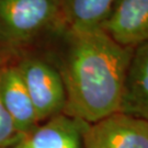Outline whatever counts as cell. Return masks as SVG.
<instances>
[{"label":"cell","mask_w":148,"mask_h":148,"mask_svg":"<svg viewBox=\"0 0 148 148\" xmlns=\"http://www.w3.org/2000/svg\"><path fill=\"white\" fill-rule=\"evenodd\" d=\"M133 49L114 42L100 27L68 30L59 70L66 91L64 114L90 124L120 111Z\"/></svg>","instance_id":"cell-1"},{"label":"cell","mask_w":148,"mask_h":148,"mask_svg":"<svg viewBox=\"0 0 148 148\" xmlns=\"http://www.w3.org/2000/svg\"><path fill=\"white\" fill-rule=\"evenodd\" d=\"M59 21V0H0V42H27Z\"/></svg>","instance_id":"cell-2"},{"label":"cell","mask_w":148,"mask_h":148,"mask_svg":"<svg viewBox=\"0 0 148 148\" xmlns=\"http://www.w3.org/2000/svg\"><path fill=\"white\" fill-rule=\"evenodd\" d=\"M38 122L64 113L66 91L58 69L37 57H24L16 64Z\"/></svg>","instance_id":"cell-3"},{"label":"cell","mask_w":148,"mask_h":148,"mask_svg":"<svg viewBox=\"0 0 148 148\" xmlns=\"http://www.w3.org/2000/svg\"><path fill=\"white\" fill-rule=\"evenodd\" d=\"M84 148H148V120L117 111L85 123Z\"/></svg>","instance_id":"cell-4"},{"label":"cell","mask_w":148,"mask_h":148,"mask_svg":"<svg viewBox=\"0 0 148 148\" xmlns=\"http://www.w3.org/2000/svg\"><path fill=\"white\" fill-rule=\"evenodd\" d=\"M100 29L124 47L147 42L148 0H116Z\"/></svg>","instance_id":"cell-5"},{"label":"cell","mask_w":148,"mask_h":148,"mask_svg":"<svg viewBox=\"0 0 148 148\" xmlns=\"http://www.w3.org/2000/svg\"><path fill=\"white\" fill-rule=\"evenodd\" d=\"M0 93L5 110L21 134L27 135L40 124L16 65L3 63L0 71Z\"/></svg>","instance_id":"cell-6"},{"label":"cell","mask_w":148,"mask_h":148,"mask_svg":"<svg viewBox=\"0 0 148 148\" xmlns=\"http://www.w3.org/2000/svg\"><path fill=\"white\" fill-rule=\"evenodd\" d=\"M120 112L148 120V41L133 49Z\"/></svg>","instance_id":"cell-7"},{"label":"cell","mask_w":148,"mask_h":148,"mask_svg":"<svg viewBox=\"0 0 148 148\" xmlns=\"http://www.w3.org/2000/svg\"><path fill=\"white\" fill-rule=\"evenodd\" d=\"M85 122L58 114L37 125L23 139V148H84Z\"/></svg>","instance_id":"cell-8"},{"label":"cell","mask_w":148,"mask_h":148,"mask_svg":"<svg viewBox=\"0 0 148 148\" xmlns=\"http://www.w3.org/2000/svg\"><path fill=\"white\" fill-rule=\"evenodd\" d=\"M63 22L68 30L98 29L116 0H59Z\"/></svg>","instance_id":"cell-9"},{"label":"cell","mask_w":148,"mask_h":148,"mask_svg":"<svg viewBox=\"0 0 148 148\" xmlns=\"http://www.w3.org/2000/svg\"><path fill=\"white\" fill-rule=\"evenodd\" d=\"M5 60L0 57V71ZM25 135H23L16 130L13 122L5 110L0 93V148L9 147L23 142Z\"/></svg>","instance_id":"cell-10"},{"label":"cell","mask_w":148,"mask_h":148,"mask_svg":"<svg viewBox=\"0 0 148 148\" xmlns=\"http://www.w3.org/2000/svg\"><path fill=\"white\" fill-rule=\"evenodd\" d=\"M3 148H22V142L20 144L13 145V146H9V147H3Z\"/></svg>","instance_id":"cell-11"},{"label":"cell","mask_w":148,"mask_h":148,"mask_svg":"<svg viewBox=\"0 0 148 148\" xmlns=\"http://www.w3.org/2000/svg\"><path fill=\"white\" fill-rule=\"evenodd\" d=\"M22 148H23V142H22Z\"/></svg>","instance_id":"cell-12"}]
</instances>
